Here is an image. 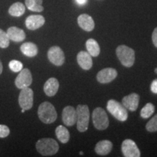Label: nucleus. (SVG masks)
<instances>
[{"instance_id": "nucleus-1", "label": "nucleus", "mask_w": 157, "mask_h": 157, "mask_svg": "<svg viewBox=\"0 0 157 157\" xmlns=\"http://www.w3.org/2000/svg\"><path fill=\"white\" fill-rule=\"evenodd\" d=\"M36 151L44 156L55 155L59 150L58 143L52 138H42L36 143Z\"/></svg>"}, {"instance_id": "nucleus-2", "label": "nucleus", "mask_w": 157, "mask_h": 157, "mask_svg": "<svg viewBox=\"0 0 157 157\" xmlns=\"http://www.w3.org/2000/svg\"><path fill=\"white\" fill-rule=\"evenodd\" d=\"M38 117L44 124H52L57 119L56 110L54 105L50 102H43L39 105L38 109Z\"/></svg>"}, {"instance_id": "nucleus-3", "label": "nucleus", "mask_w": 157, "mask_h": 157, "mask_svg": "<svg viewBox=\"0 0 157 157\" xmlns=\"http://www.w3.org/2000/svg\"><path fill=\"white\" fill-rule=\"evenodd\" d=\"M117 58L125 67H132L135 63V53L134 50L126 45H119L116 50Z\"/></svg>"}, {"instance_id": "nucleus-4", "label": "nucleus", "mask_w": 157, "mask_h": 157, "mask_svg": "<svg viewBox=\"0 0 157 157\" xmlns=\"http://www.w3.org/2000/svg\"><path fill=\"white\" fill-rule=\"evenodd\" d=\"M76 111V124L80 132L87 130L90 121V110L87 105H78Z\"/></svg>"}, {"instance_id": "nucleus-5", "label": "nucleus", "mask_w": 157, "mask_h": 157, "mask_svg": "<svg viewBox=\"0 0 157 157\" xmlns=\"http://www.w3.org/2000/svg\"><path fill=\"white\" fill-rule=\"evenodd\" d=\"M106 109L117 120L125 121L128 118V113L126 108L115 100H109L108 101Z\"/></svg>"}, {"instance_id": "nucleus-6", "label": "nucleus", "mask_w": 157, "mask_h": 157, "mask_svg": "<svg viewBox=\"0 0 157 157\" xmlns=\"http://www.w3.org/2000/svg\"><path fill=\"white\" fill-rule=\"evenodd\" d=\"M92 117L94 127L98 130H105L109 127V117L103 109L101 107L96 108L93 111Z\"/></svg>"}, {"instance_id": "nucleus-7", "label": "nucleus", "mask_w": 157, "mask_h": 157, "mask_svg": "<svg viewBox=\"0 0 157 157\" xmlns=\"http://www.w3.org/2000/svg\"><path fill=\"white\" fill-rule=\"evenodd\" d=\"M18 103L21 109L28 111L33 107L34 104V92L31 88L25 87L21 89L19 94Z\"/></svg>"}, {"instance_id": "nucleus-8", "label": "nucleus", "mask_w": 157, "mask_h": 157, "mask_svg": "<svg viewBox=\"0 0 157 157\" xmlns=\"http://www.w3.org/2000/svg\"><path fill=\"white\" fill-rule=\"evenodd\" d=\"M48 58L52 64L61 66L65 62V55L62 49L58 46H53L48 52Z\"/></svg>"}, {"instance_id": "nucleus-9", "label": "nucleus", "mask_w": 157, "mask_h": 157, "mask_svg": "<svg viewBox=\"0 0 157 157\" xmlns=\"http://www.w3.org/2000/svg\"><path fill=\"white\" fill-rule=\"evenodd\" d=\"M121 151L125 157H140V151L136 143L130 139H126L121 144Z\"/></svg>"}, {"instance_id": "nucleus-10", "label": "nucleus", "mask_w": 157, "mask_h": 157, "mask_svg": "<svg viewBox=\"0 0 157 157\" xmlns=\"http://www.w3.org/2000/svg\"><path fill=\"white\" fill-rule=\"evenodd\" d=\"M32 83V75L28 68H23L15 78V86L21 90L23 88L29 87Z\"/></svg>"}, {"instance_id": "nucleus-11", "label": "nucleus", "mask_w": 157, "mask_h": 157, "mask_svg": "<svg viewBox=\"0 0 157 157\" xmlns=\"http://www.w3.org/2000/svg\"><path fill=\"white\" fill-rule=\"evenodd\" d=\"M118 75L117 70L112 68H103L97 74V80L101 84H108L114 80Z\"/></svg>"}, {"instance_id": "nucleus-12", "label": "nucleus", "mask_w": 157, "mask_h": 157, "mask_svg": "<svg viewBox=\"0 0 157 157\" xmlns=\"http://www.w3.org/2000/svg\"><path fill=\"white\" fill-rule=\"evenodd\" d=\"M62 120L65 125L72 127L76 123V111L73 106L65 107L62 112Z\"/></svg>"}, {"instance_id": "nucleus-13", "label": "nucleus", "mask_w": 157, "mask_h": 157, "mask_svg": "<svg viewBox=\"0 0 157 157\" xmlns=\"http://www.w3.org/2000/svg\"><path fill=\"white\" fill-rule=\"evenodd\" d=\"M45 23L44 17L41 15H32L25 19V24L29 30L34 31L42 26Z\"/></svg>"}, {"instance_id": "nucleus-14", "label": "nucleus", "mask_w": 157, "mask_h": 157, "mask_svg": "<svg viewBox=\"0 0 157 157\" xmlns=\"http://www.w3.org/2000/svg\"><path fill=\"white\" fill-rule=\"evenodd\" d=\"M140 96L137 93H132L122 98V105L131 111H135L138 108Z\"/></svg>"}, {"instance_id": "nucleus-15", "label": "nucleus", "mask_w": 157, "mask_h": 157, "mask_svg": "<svg viewBox=\"0 0 157 157\" xmlns=\"http://www.w3.org/2000/svg\"><path fill=\"white\" fill-rule=\"evenodd\" d=\"M78 64L82 69L90 70L93 66L92 56L85 51H80L76 56Z\"/></svg>"}, {"instance_id": "nucleus-16", "label": "nucleus", "mask_w": 157, "mask_h": 157, "mask_svg": "<svg viewBox=\"0 0 157 157\" xmlns=\"http://www.w3.org/2000/svg\"><path fill=\"white\" fill-rule=\"evenodd\" d=\"M78 24L81 29L85 31H92L95 28V22L93 17L87 14H82L77 18Z\"/></svg>"}, {"instance_id": "nucleus-17", "label": "nucleus", "mask_w": 157, "mask_h": 157, "mask_svg": "<svg viewBox=\"0 0 157 157\" xmlns=\"http://www.w3.org/2000/svg\"><path fill=\"white\" fill-rule=\"evenodd\" d=\"M7 34L10 40L15 42H21L25 39L24 31L15 26H12L7 29Z\"/></svg>"}, {"instance_id": "nucleus-18", "label": "nucleus", "mask_w": 157, "mask_h": 157, "mask_svg": "<svg viewBox=\"0 0 157 157\" xmlns=\"http://www.w3.org/2000/svg\"><path fill=\"white\" fill-rule=\"evenodd\" d=\"M59 89V82L56 78H50L45 82L44 85V92L49 97L56 95Z\"/></svg>"}, {"instance_id": "nucleus-19", "label": "nucleus", "mask_w": 157, "mask_h": 157, "mask_svg": "<svg viewBox=\"0 0 157 157\" xmlns=\"http://www.w3.org/2000/svg\"><path fill=\"white\" fill-rule=\"evenodd\" d=\"M113 148L112 143L110 140H104L99 141L97 144H96L95 148V151L96 154L98 155H102V156H105V155L109 154Z\"/></svg>"}, {"instance_id": "nucleus-20", "label": "nucleus", "mask_w": 157, "mask_h": 157, "mask_svg": "<svg viewBox=\"0 0 157 157\" xmlns=\"http://www.w3.org/2000/svg\"><path fill=\"white\" fill-rule=\"evenodd\" d=\"M21 51L24 56L32 58L38 54V48L33 42H25L21 46Z\"/></svg>"}, {"instance_id": "nucleus-21", "label": "nucleus", "mask_w": 157, "mask_h": 157, "mask_svg": "<svg viewBox=\"0 0 157 157\" xmlns=\"http://www.w3.org/2000/svg\"><path fill=\"white\" fill-rule=\"evenodd\" d=\"M86 48L87 52L93 57H98L101 52L100 46L97 41L94 39H89L86 42Z\"/></svg>"}, {"instance_id": "nucleus-22", "label": "nucleus", "mask_w": 157, "mask_h": 157, "mask_svg": "<svg viewBox=\"0 0 157 157\" xmlns=\"http://www.w3.org/2000/svg\"><path fill=\"white\" fill-rule=\"evenodd\" d=\"M56 135L58 140L62 143H67L70 139V133L63 125H59L56 129Z\"/></svg>"}, {"instance_id": "nucleus-23", "label": "nucleus", "mask_w": 157, "mask_h": 157, "mask_svg": "<svg viewBox=\"0 0 157 157\" xmlns=\"http://www.w3.org/2000/svg\"><path fill=\"white\" fill-rule=\"evenodd\" d=\"M25 12V5L23 3L15 2L10 6L9 8V14L13 17H21L24 14Z\"/></svg>"}, {"instance_id": "nucleus-24", "label": "nucleus", "mask_w": 157, "mask_h": 157, "mask_svg": "<svg viewBox=\"0 0 157 157\" xmlns=\"http://www.w3.org/2000/svg\"><path fill=\"white\" fill-rule=\"evenodd\" d=\"M43 0H25V6L29 10L41 13L44 10L42 5Z\"/></svg>"}, {"instance_id": "nucleus-25", "label": "nucleus", "mask_w": 157, "mask_h": 157, "mask_svg": "<svg viewBox=\"0 0 157 157\" xmlns=\"http://www.w3.org/2000/svg\"><path fill=\"white\" fill-rule=\"evenodd\" d=\"M155 111V107L151 103H148L140 111V117L143 119H148Z\"/></svg>"}, {"instance_id": "nucleus-26", "label": "nucleus", "mask_w": 157, "mask_h": 157, "mask_svg": "<svg viewBox=\"0 0 157 157\" xmlns=\"http://www.w3.org/2000/svg\"><path fill=\"white\" fill-rule=\"evenodd\" d=\"M10 45V39L7 32L0 29V48L5 49Z\"/></svg>"}, {"instance_id": "nucleus-27", "label": "nucleus", "mask_w": 157, "mask_h": 157, "mask_svg": "<svg viewBox=\"0 0 157 157\" xmlns=\"http://www.w3.org/2000/svg\"><path fill=\"white\" fill-rule=\"evenodd\" d=\"M23 63L21 61L17 60H12L9 63V68L12 71L15 72V73H17L20 72L23 69Z\"/></svg>"}, {"instance_id": "nucleus-28", "label": "nucleus", "mask_w": 157, "mask_h": 157, "mask_svg": "<svg viewBox=\"0 0 157 157\" xmlns=\"http://www.w3.org/2000/svg\"><path fill=\"white\" fill-rule=\"evenodd\" d=\"M146 128L147 131L150 132H157V114L148 121L146 125Z\"/></svg>"}, {"instance_id": "nucleus-29", "label": "nucleus", "mask_w": 157, "mask_h": 157, "mask_svg": "<svg viewBox=\"0 0 157 157\" xmlns=\"http://www.w3.org/2000/svg\"><path fill=\"white\" fill-rule=\"evenodd\" d=\"M10 132V131L8 127L4 124H0V137L1 138L8 136Z\"/></svg>"}, {"instance_id": "nucleus-30", "label": "nucleus", "mask_w": 157, "mask_h": 157, "mask_svg": "<svg viewBox=\"0 0 157 157\" xmlns=\"http://www.w3.org/2000/svg\"><path fill=\"white\" fill-rule=\"evenodd\" d=\"M152 42L154 46L157 48V27L155 28V29L152 33Z\"/></svg>"}, {"instance_id": "nucleus-31", "label": "nucleus", "mask_w": 157, "mask_h": 157, "mask_svg": "<svg viewBox=\"0 0 157 157\" xmlns=\"http://www.w3.org/2000/svg\"><path fill=\"white\" fill-rule=\"evenodd\" d=\"M151 90L153 93L157 94V78L152 82L151 85Z\"/></svg>"}, {"instance_id": "nucleus-32", "label": "nucleus", "mask_w": 157, "mask_h": 157, "mask_svg": "<svg viewBox=\"0 0 157 157\" xmlns=\"http://www.w3.org/2000/svg\"><path fill=\"white\" fill-rule=\"evenodd\" d=\"M76 2L78 5H84L87 2V0H76Z\"/></svg>"}, {"instance_id": "nucleus-33", "label": "nucleus", "mask_w": 157, "mask_h": 157, "mask_svg": "<svg viewBox=\"0 0 157 157\" xmlns=\"http://www.w3.org/2000/svg\"><path fill=\"white\" fill-rule=\"evenodd\" d=\"M3 71V66H2V63L1 60H0V74L2 73Z\"/></svg>"}, {"instance_id": "nucleus-34", "label": "nucleus", "mask_w": 157, "mask_h": 157, "mask_svg": "<svg viewBox=\"0 0 157 157\" xmlns=\"http://www.w3.org/2000/svg\"><path fill=\"white\" fill-rule=\"evenodd\" d=\"M25 111V110H24V109H22V110H21V112H22V113H24Z\"/></svg>"}, {"instance_id": "nucleus-35", "label": "nucleus", "mask_w": 157, "mask_h": 157, "mask_svg": "<svg viewBox=\"0 0 157 157\" xmlns=\"http://www.w3.org/2000/svg\"><path fill=\"white\" fill-rule=\"evenodd\" d=\"M79 154H80V155H83V154H84V153H83V152H82V151H81V152H80V153H79Z\"/></svg>"}, {"instance_id": "nucleus-36", "label": "nucleus", "mask_w": 157, "mask_h": 157, "mask_svg": "<svg viewBox=\"0 0 157 157\" xmlns=\"http://www.w3.org/2000/svg\"><path fill=\"white\" fill-rule=\"evenodd\" d=\"M154 71H155V73H156V74H157V68H156V69L154 70Z\"/></svg>"}]
</instances>
